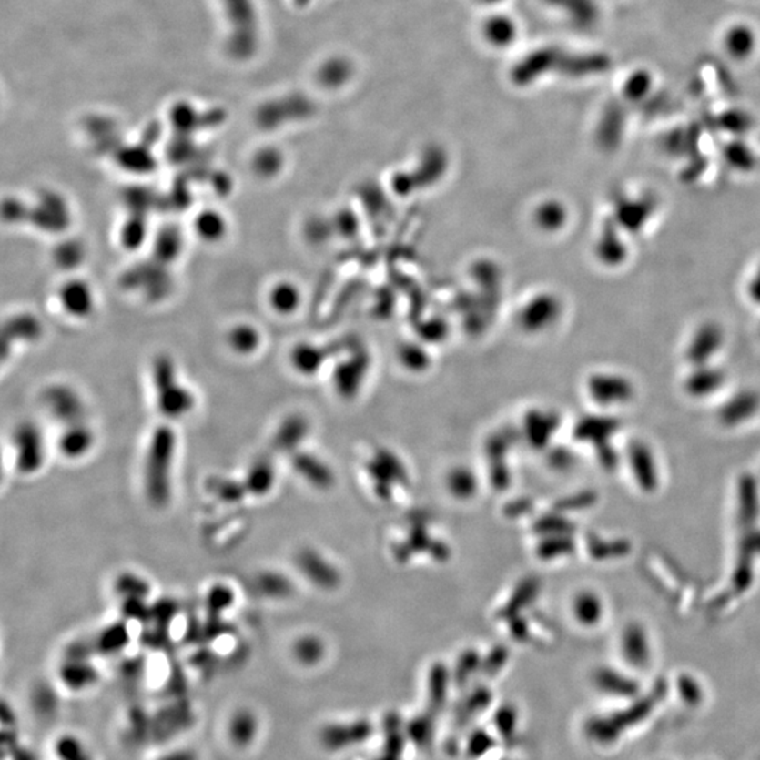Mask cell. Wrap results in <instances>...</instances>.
<instances>
[{
    "mask_svg": "<svg viewBox=\"0 0 760 760\" xmlns=\"http://www.w3.org/2000/svg\"><path fill=\"white\" fill-rule=\"evenodd\" d=\"M130 628L125 621H117L100 630L94 640L87 641V643L90 651L96 652L97 655H116L125 651L130 645Z\"/></svg>",
    "mask_w": 760,
    "mask_h": 760,
    "instance_id": "obj_8",
    "label": "cell"
},
{
    "mask_svg": "<svg viewBox=\"0 0 760 760\" xmlns=\"http://www.w3.org/2000/svg\"><path fill=\"white\" fill-rule=\"evenodd\" d=\"M303 424L298 419H289L280 424L272 438V452L295 453L304 435Z\"/></svg>",
    "mask_w": 760,
    "mask_h": 760,
    "instance_id": "obj_13",
    "label": "cell"
},
{
    "mask_svg": "<svg viewBox=\"0 0 760 760\" xmlns=\"http://www.w3.org/2000/svg\"><path fill=\"white\" fill-rule=\"evenodd\" d=\"M177 613V604L174 600H162L151 605L149 620L156 621L158 627L168 625Z\"/></svg>",
    "mask_w": 760,
    "mask_h": 760,
    "instance_id": "obj_19",
    "label": "cell"
},
{
    "mask_svg": "<svg viewBox=\"0 0 760 760\" xmlns=\"http://www.w3.org/2000/svg\"><path fill=\"white\" fill-rule=\"evenodd\" d=\"M242 481H244L248 497H254V499L267 497L277 483V468H275L272 456L258 455L254 458L247 466Z\"/></svg>",
    "mask_w": 760,
    "mask_h": 760,
    "instance_id": "obj_7",
    "label": "cell"
},
{
    "mask_svg": "<svg viewBox=\"0 0 760 760\" xmlns=\"http://www.w3.org/2000/svg\"><path fill=\"white\" fill-rule=\"evenodd\" d=\"M115 590L121 600L126 599H148L151 593V584L146 577L133 572L120 573L115 581Z\"/></svg>",
    "mask_w": 760,
    "mask_h": 760,
    "instance_id": "obj_15",
    "label": "cell"
},
{
    "mask_svg": "<svg viewBox=\"0 0 760 760\" xmlns=\"http://www.w3.org/2000/svg\"><path fill=\"white\" fill-rule=\"evenodd\" d=\"M59 306L72 319H87L96 308L94 289L86 280L72 278L66 280L58 290Z\"/></svg>",
    "mask_w": 760,
    "mask_h": 760,
    "instance_id": "obj_4",
    "label": "cell"
},
{
    "mask_svg": "<svg viewBox=\"0 0 760 760\" xmlns=\"http://www.w3.org/2000/svg\"><path fill=\"white\" fill-rule=\"evenodd\" d=\"M152 385L156 390V406L159 414L168 421L185 419L196 406L193 391L177 379L174 362L159 358L152 370Z\"/></svg>",
    "mask_w": 760,
    "mask_h": 760,
    "instance_id": "obj_2",
    "label": "cell"
},
{
    "mask_svg": "<svg viewBox=\"0 0 760 760\" xmlns=\"http://www.w3.org/2000/svg\"><path fill=\"white\" fill-rule=\"evenodd\" d=\"M193 228L200 239L216 244L226 237L227 220L220 211L206 208L196 216Z\"/></svg>",
    "mask_w": 760,
    "mask_h": 760,
    "instance_id": "obj_12",
    "label": "cell"
},
{
    "mask_svg": "<svg viewBox=\"0 0 760 760\" xmlns=\"http://www.w3.org/2000/svg\"><path fill=\"white\" fill-rule=\"evenodd\" d=\"M293 468L299 475L314 484H323L326 481V471L319 461L306 453H293Z\"/></svg>",
    "mask_w": 760,
    "mask_h": 760,
    "instance_id": "obj_18",
    "label": "cell"
},
{
    "mask_svg": "<svg viewBox=\"0 0 760 760\" xmlns=\"http://www.w3.org/2000/svg\"><path fill=\"white\" fill-rule=\"evenodd\" d=\"M177 455V435L174 427H156L149 435L141 472L144 497L154 509H165L171 503Z\"/></svg>",
    "mask_w": 760,
    "mask_h": 760,
    "instance_id": "obj_1",
    "label": "cell"
},
{
    "mask_svg": "<svg viewBox=\"0 0 760 760\" xmlns=\"http://www.w3.org/2000/svg\"><path fill=\"white\" fill-rule=\"evenodd\" d=\"M227 345L234 354L249 357L261 347V334L252 324H236L227 332Z\"/></svg>",
    "mask_w": 760,
    "mask_h": 760,
    "instance_id": "obj_11",
    "label": "cell"
},
{
    "mask_svg": "<svg viewBox=\"0 0 760 760\" xmlns=\"http://www.w3.org/2000/svg\"><path fill=\"white\" fill-rule=\"evenodd\" d=\"M96 444V435L85 421L66 425L56 441V448L66 461H81L89 455Z\"/></svg>",
    "mask_w": 760,
    "mask_h": 760,
    "instance_id": "obj_6",
    "label": "cell"
},
{
    "mask_svg": "<svg viewBox=\"0 0 760 760\" xmlns=\"http://www.w3.org/2000/svg\"><path fill=\"white\" fill-rule=\"evenodd\" d=\"M746 290H748L751 300L760 306V265H757L756 269H754L751 277H749Z\"/></svg>",
    "mask_w": 760,
    "mask_h": 760,
    "instance_id": "obj_20",
    "label": "cell"
},
{
    "mask_svg": "<svg viewBox=\"0 0 760 760\" xmlns=\"http://www.w3.org/2000/svg\"><path fill=\"white\" fill-rule=\"evenodd\" d=\"M44 403L54 419L71 425L84 421L85 404L79 394L69 388L56 386L44 396Z\"/></svg>",
    "mask_w": 760,
    "mask_h": 760,
    "instance_id": "obj_5",
    "label": "cell"
},
{
    "mask_svg": "<svg viewBox=\"0 0 760 760\" xmlns=\"http://www.w3.org/2000/svg\"><path fill=\"white\" fill-rule=\"evenodd\" d=\"M268 303L279 314L292 313L299 306V290L289 282H279L270 288Z\"/></svg>",
    "mask_w": 760,
    "mask_h": 760,
    "instance_id": "obj_16",
    "label": "cell"
},
{
    "mask_svg": "<svg viewBox=\"0 0 760 760\" xmlns=\"http://www.w3.org/2000/svg\"><path fill=\"white\" fill-rule=\"evenodd\" d=\"M59 677L68 689H89L97 680V671L87 658L68 656L59 671Z\"/></svg>",
    "mask_w": 760,
    "mask_h": 760,
    "instance_id": "obj_9",
    "label": "cell"
},
{
    "mask_svg": "<svg viewBox=\"0 0 760 760\" xmlns=\"http://www.w3.org/2000/svg\"><path fill=\"white\" fill-rule=\"evenodd\" d=\"M206 489L211 496L218 499L221 503L228 504V506L239 504L248 497L242 479L238 481V479L230 478V476H211L206 481Z\"/></svg>",
    "mask_w": 760,
    "mask_h": 760,
    "instance_id": "obj_10",
    "label": "cell"
},
{
    "mask_svg": "<svg viewBox=\"0 0 760 760\" xmlns=\"http://www.w3.org/2000/svg\"><path fill=\"white\" fill-rule=\"evenodd\" d=\"M13 463L22 476H35L47 462V445L43 430L35 422L17 425L12 434Z\"/></svg>",
    "mask_w": 760,
    "mask_h": 760,
    "instance_id": "obj_3",
    "label": "cell"
},
{
    "mask_svg": "<svg viewBox=\"0 0 760 760\" xmlns=\"http://www.w3.org/2000/svg\"><path fill=\"white\" fill-rule=\"evenodd\" d=\"M236 592L228 584L216 583L208 590L205 597L206 610L215 618L221 617L236 604Z\"/></svg>",
    "mask_w": 760,
    "mask_h": 760,
    "instance_id": "obj_17",
    "label": "cell"
},
{
    "mask_svg": "<svg viewBox=\"0 0 760 760\" xmlns=\"http://www.w3.org/2000/svg\"><path fill=\"white\" fill-rule=\"evenodd\" d=\"M254 587L258 594L267 599H283L290 593V583L283 574L275 571H264L254 579Z\"/></svg>",
    "mask_w": 760,
    "mask_h": 760,
    "instance_id": "obj_14",
    "label": "cell"
}]
</instances>
